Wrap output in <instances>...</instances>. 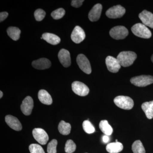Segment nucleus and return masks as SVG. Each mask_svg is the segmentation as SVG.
<instances>
[{"mask_svg":"<svg viewBox=\"0 0 153 153\" xmlns=\"http://www.w3.org/2000/svg\"><path fill=\"white\" fill-rule=\"evenodd\" d=\"M137 54L131 51H124L119 54L117 59L121 66L123 67H128L131 66L136 59Z\"/></svg>","mask_w":153,"mask_h":153,"instance_id":"nucleus-1","label":"nucleus"},{"mask_svg":"<svg viewBox=\"0 0 153 153\" xmlns=\"http://www.w3.org/2000/svg\"><path fill=\"white\" fill-rule=\"evenodd\" d=\"M131 30L134 35L140 38L148 39L152 37L150 30L143 24H136L132 27Z\"/></svg>","mask_w":153,"mask_h":153,"instance_id":"nucleus-2","label":"nucleus"},{"mask_svg":"<svg viewBox=\"0 0 153 153\" xmlns=\"http://www.w3.org/2000/svg\"><path fill=\"white\" fill-rule=\"evenodd\" d=\"M115 104L122 109L130 110L133 107V100L131 97L125 96H119L114 99Z\"/></svg>","mask_w":153,"mask_h":153,"instance_id":"nucleus-3","label":"nucleus"},{"mask_svg":"<svg viewBox=\"0 0 153 153\" xmlns=\"http://www.w3.org/2000/svg\"><path fill=\"white\" fill-rule=\"evenodd\" d=\"M130 81L135 86L145 87L153 83V76L145 75L134 76L131 79Z\"/></svg>","mask_w":153,"mask_h":153,"instance_id":"nucleus-4","label":"nucleus"},{"mask_svg":"<svg viewBox=\"0 0 153 153\" xmlns=\"http://www.w3.org/2000/svg\"><path fill=\"white\" fill-rule=\"evenodd\" d=\"M109 34L114 39L122 40L124 39L128 36V31L127 28L123 26H116L110 30Z\"/></svg>","mask_w":153,"mask_h":153,"instance_id":"nucleus-5","label":"nucleus"},{"mask_svg":"<svg viewBox=\"0 0 153 153\" xmlns=\"http://www.w3.org/2000/svg\"><path fill=\"white\" fill-rule=\"evenodd\" d=\"M76 62L82 71L87 74L91 73V68L90 62L85 55L83 54L78 55L76 57Z\"/></svg>","mask_w":153,"mask_h":153,"instance_id":"nucleus-6","label":"nucleus"},{"mask_svg":"<svg viewBox=\"0 0 153 153\" xmlns=\"http://www.w3.org/2000/svg\"><path fill=\"white\" fill-rule=\"evenodd\" d=\"M126 10L122 6H114L107 10L106 15L110 19H116L120 18L125 14Z\"/></svg>","mask_w":153,"mask_h":153,"instance_id":"nucleus-7","label":"nucleus"},{"mask_svg":"<svg viewBox=\"0 0 153 153\" xmlns=\"http://www.w3.org/2000/svg\"><path fill=\"white\" fill-rule=\"evenodd\" d=\"M72 91L80 96H85L89 93V88L84 83L79 81H74L71 85Z\"/></svg>","mask_w":153,"mask_h":153,"instance_id":"nucleus-8","label":"nucleus"},{"mask_svg":"<svg viewBox=\"0 0 153 153\" xmlns=\"http://www.w3.org/2000/svg\"><path fill=\"white\" fill-rule=\"evenodd\" d=\"M33 134L35 139L40 144H46L49 140V136L43 129L34 128L33 131Z\"/></svg>","mask_w":153,"mask_h":153,"instance_id":"nucleus-9","label":"nucleus"},{"mask_svg":"<svg viewBox=\"0 0 153 153\" xmlns=\"http://www.w3.org/2000/svg\"><path fill=\"white\" fill-rule=\"evenodd\" d=\"M105 63L108 71L112 73L117 72L121 66L117 58L111 56L106 57Z\"/></svg>","mask_w":153,"mask_h":153,"instance_id":"nucleus-10","label":"nucleus"},{"mask_svg":"<svg viewBox=\"0 0 153 153\" xmlns=\"http://www.w3.org/2000/svg\"><path fill=\"white\" fill-rule=\"evenodd\" d=\"M85 37L84 30L79 26H76L71 33V38L72 41L76 44H79L84 40Z\"/></svg>","mask_w":153,"mask_h":153,"instance_id":"nucleus-11","label":"nucleus"},{"mask_svg":"<svg viewBox=\"0 0 153 153\" xmlns=\"http://www.w3.org/2000/svg\"><path fill=\"white\" fill-rule=\"evenodd\" d=\"M34 103L33 98L30 96H27L24 100L21 108L22 113L25 115H30L33 110Z\"/></svg>","mask_w":153,"mask_h":153,"instance_id":"nucleus-12","label":"nucleus"},{"mask_svg":"<svg viewBox=\"0 0 153 153\" xmlns=\"http://www.w3.org/2000/svg\"><path fill=\"white\" fill-rule=\"evenodd\" d=\"M58 57L60 63L64 67L66 68L71 65V57L70 53L68 50L61 49L58 53Z\"/></svg>","mask_w":153,"mask_h":153,"instance_id":"nucleus-13","label":"nucleus"},{"mask_svg":"<svg viewBox=\"0 0 153 153\" xmlns=\"http://www.w3.org/2000/svg\"><path fill=\"white\" fill-rule=\"evenodd\" d=\"M139 17L143 24L153 29V14L144 10L139 15Z\"/></svg>","mask_w":153,"mask_h":153,"instance_id":"nucleus-14","label":"nucleus"},{"mask_svg":"<svg viewBox=\"0 0 153 153\" xmlns=\"http://www.w3.org/2000/svg\"><path fill=\"white\" fill-rule=\"evenodd\" d=\"M5 121L7 124L14 130L19 131L22 129V124L16 117L10 115L6 116Z\"/></svg>","mask_w":153,"mask_h":153,"instance_id":"nucleus-15","label":"nucleus"},{"mask_svg":"<svg viewBox=\"0 0 153 153\" xmlns=\"http://www.w3.org/2000/svg\"><path fill=\"white\" fill-rule=\"evenodd\" d=\"M102 6L100 4L95 5L88 13V18L92 22L98 21L101 16Z\"/></svg>","mask_w":153,"mask_h":153,"instance_id":"nucleus-16","label":"nucleus"},{"mask_svg":"<svg viewBox=\"0 0 153 153\" xmlns=\"http://www.w3.org/2000/svg\"><path fill=\"white\" fill-rule=\"evenodd\" d=\"M32 66L36 69L44 70L50 68L51 66V63L49 59L42 58L33 61L32 62Z\"/></svg>","mask_w":153,"mask_h":153,"instance_id":"nucleus-17","label":"nucleus"},{"mask_svg":"<svg viewBox=\"0 0 153 153\" xmlns=\"http://www.w3.org/2000/svg\"><path fill=\"white\" fill-rule=\"evenodd\" d=\"M39 100L43 104L50 105L52 103V99L50 94L44 89L39 91L38 94Z\"/></svg>","mask_w":153,"mask_h":153,"instance_id":"nucleus-18","label":"nucleus"},{"mask_svg":"<svg viewBox=\"0 0 153 153\" xmlns=\"http://www.w3.org/2000/svg\"><path fill=\"white\" fill-rule=\"evenodd\" d=\"M42 38L47 43L56 45L60 43V39L58 36L50 33H45L42 35Z\"/></svg>","mask_w":153,"mask_h":153,"instance_id":"nucleus-19","label":"nucleus"},{"mask_svg":"<svg viewBox=\"0 0 153 153\" xmlns=\"http://www.w3.org/2000/svg\"><path fill=\"white\" fill-rule=\"evenodd\" d=\"M142 108L149 119L153 118V100L144 102L142 105Z\"/></svg>","mask_w":153,"mask_h":153,"instance_id":"nucleus-20","label":"nucleus"},{"mask_svg":"<svg viewBox=\"0 0 153 153\" xmlns=\"http://www.w3.org/2000/svg\"><path fill=\"white\" fill-rule=\"evenodd\" d=\"M123 148L122 144L118 142L108 144L107 145L106 149L109 153H118L123 150Z\"/></svg>","mask_w":153,"mask_h":153,"instance_id":"nucleus-21","label":"nucleus"},{"mask_svg":"<svg viewBox=\"0 0 153 153\" xmlns=\"http://www.w3.org/2000/svg\"><path fill=\"white\" fill-rule=\"evenodd\" d=\"M99 128L102 133L106 135H111L112 133L113 129L108 123V121L101 120L100 123Z\"/></svg>","mask_w":153,"mask_h":153,"instance_id":"nucleus-22","label":"nucleus"},{"mask_svg":"<svg viewBox=\"0 0 153 153\" xmlns=\"http://www.w3.org/2000/svg\"><path fill=\"white\" fill-rule=\"evenodd\" d=\"M59 132L64 135H67L70 133L71 129V125L69 123L62 120L59 123L58 127Z\"/></svg>","mask_w":153,"mask_h":153,"instance_id":"nucleus-23","label":"nucleus"},{"mask_svg":"<svg viewBox=\"0 0 153 153\" xmlns=\"http://www.w3.org/2000/svg\"><path fill=\"white\" fill-rule=\"evenodd\" d=\"M7 33L9 37L14 41H17L20 38L21 31L16 27H10L7 30Z\"/></svg>","mask_w":153,"mask_h":153,"instance_id":"nucleus-24","label":"nucleus"},{"mask_svg":"<svg viewBox=\"0 0 153 153\" xmlns=\"http://www.w3.org/2000/svg\"><path fill=\"white\" fill-rule=\"evenodd\" d=\"M132 150L134 153H146L142 143L139 140L134 142L132 145Z\"/></svg>","mask_w":153,"mask_h":153,"instance_id":"nucleus-25","label":"nucleus"},{"mask_svg":"<svg viewBox=\"0 0 153 153\" xmlns=\"http://www.w3.org/2000/svg\"><path fill=\"white\" fill-rule=\"evenodd\" d=\"M82 127L84 131L87 134H92L95 132V128L89 120H86L83 121Z\"/></svg>","mask_w":153,"mask_h":153,"instance_id":"nucleus-26","label":"nucleus"},{"mask_svg":"<svg viewBox=\"0 0 153 153\" xmlns=\"http://www.w3.org/2000/svg\"><path fill=\"white\" fill-rule=\"evenodd\" d=\"M76 149L75 143L72 140H69L66 141L65 147V151L66 153H72Z\"/></svg>","mask_w":153,"mask_h":153,"instance_id":"nucleus-27","label":"nucleus"},{"mask_svg":"<svg viewBox=\"0 0 153 153\" xmlns=\"http://www.w3.org/2000/svg\"><path fill=\"white\" fill-rule=\"evenodd\" d=\"M65 10L63 8H59L53 11L51 13V16L55 20H58L63 18L65 15Z\"/></svg>","mask_w":153,"mask_h":153,"instance_id":"nucleus-28","label":"nucleus"},{"mask_svg":"<svg viewBox=\"0 0 153 153\" xmlns=\"http://www.w3.org/2000/svg\"><path fill=\"white\" fill-rule=\"evenodd\" d=\"M57 141L55 139L52 140L48 144L47 146V153H57Z\"/></svg>","mask_w":153,"mask_h":153,"instance_id":"nucleus-29","label":"nucleus"},{"mask_svg":"<svg viewBox=\"0 0 153 153\" xmlns=\"http://www.w3.org/2000/svg\"><path fill=\"white\" fill-rule=\"evenodd\" d=\"M29 150L31 153H45L41 146L37 144L30 145L29 146Z\"/></svg>","mask_w":153,"mask_h":153,"instance_id":"nucleus-30","label":"nucleus"},{"mask_svg":"<svg viewBox=\"0 0 153 153\" xmlns=\"http://www.w3.org/2000/svg\"><path fill=\"white\" fill-rule=\"evenodd\" d=\"M46 16V12L41 9L36 10L34 13V16L36 21L38 22L42 21Z\"/></svg>","mask_w":153,"mask_h":153,"instance_id":"nucleus-31","label":"nucleus"},{"mask_svg":"<svg viewBox=\"0 0 153 153\" xmlns=\"http://www.w3.org/2000/svg\"><path fill=\"white\" fill-rule=\"evenodd\" d=\"M83 1V0H73L71 1V5L74 7L78 8L81 7Z\"/></svg>","mask_w":153,"mask_h":153,"instance_id":"nucleus-32","label":"nucleus"},{"mask_svg":"<svg viewBox=\"0 0 153 153\" xmlns=\"http://www.w3.org/2000/svg\"><path fill=\"white\" fill-rule=\"evenodd\" d=\"M8 13L7 12H1L0 13V22H2L5 20L8 16Z\"/></svg>","mask_w":153,"mask_h":153,"instance_id":"nucleus-33","label":"nucleus"},{"mask_svg":"<svg viewBox=\"0 0 153 153\" xmlns=\"http://www.w3.org/2000/svg\"><path fill=\"white\" fill-rule=\"evenodd\" d=\"M102 140H103V142L104 143H107L108 142L109 140V138L108 136L105 135L103 136L102 137Z\"/></svg>","mask_w":153,"mask_h":153,"instance_id":"nucleus-34","label":"nucleus"},{"mask_svg":"<svg viewBox=\"0 0 153 153\" xmlns=\"http://www.w3.org/2000/svg\"><path fill=\"white\" fill-rule=\"evenodd\" d=\"M3 95V93L2 91H0V98H1L2 97Z\"/></svg>","mask_w":153,"mask_h":153,"instance_id":"nucleus-35","label":"nucleus"},{"mask_svg":"<svg viewBox=\"0 0 153 153\" xmlns=\"http://www.w3.org/2000/svg\"><path fill=\"white\" fill-rule=\"evenodd\" d=\"M151 60H152V62L153 63V55H152V57H151Z\"/></svg>","mask_w":153,"mask_h":153,"instance_id":"nucleus-36","label":"nucleus"},{"mask_svg":"<svg viewBox=\"0 0 153 153\" xmlns=\"http://www.w3.org/2000/svg\"></svg>","mask_w":153,"mask_h":153,"instance_id":"nucleus-37","label":"nucleus"}]
</instances>
